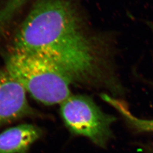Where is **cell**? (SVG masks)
Returning a JSON list of instances; mask_svg holds the SVG:
<instances>
[{"instance_id": "cell-5", "label": "cell", "mask_w": 153, "mask_h": 153, "mask_svg": "<svg viewBox=\"0 0 153 153\" xmlns=\"http://www.w3.org/2000/svg\"><path fill=\"white\" fill-rule=\"evenodd\" d=\"M42 134L41 129L32 124L10 128L0 134V153H27Z\"/></svg>"}, {"instance_id": "cell-6", "label": "cell", "mask_w": 153, "mask_h": 153, "mask_svg": "<svg viewBox=\"0 0 153 153\" xmlns=\"http://www.w3.org/2000/svg\"><path fill=\"white\" fill-rule=\"evenodd\" d=\"M102 98L114 106L116 109H117V111L123 114L128 123L130 124L134 128L139 131H153V120H146L137 119L131 115L124 104L121 103L120 101L110 97L107 95H103Z\"/></svg>"}, {"instance_id": "cell-4", "label": "cell", "mask_w": 153, "mask_h": 153, "mask_svg": "<svg viewBox=\"0 0 153 153\" xmlns=\"http://www.w3.org/2000/svg\"><path fill=\"white\" fill-rule=\"evenodd\" d=\"M26 90L6 69H0V125L34 114Z\"/></svg>"}, {"instance_id": "cell-1", "label": "cell", "mask_w": 153, "mask_h": 153, "mask_svg": "<svg viewBox=\"0 0 153 153\" xmlns=\"http://www.w3.org/2000/svg\"><path fill=\"white\" fill-rule=\"evenodd\" d=\"M12 52L49 61L72 83H93L100 74L95 48L66 0L38 1L16 33Z\"/></svg>"}, {"instance_id": "cell-3", "label": "cell", "mask_w": 153, "mask_h": 153, "mask_svg": "<svg viewBox=\"0 0 153 153\" xmlns=\"http://www.w3.org/2000/svg\"><path fill=\"white\" fill-rule=\"evenodd\" d=\"M60 115L66 127L75 135L87 137L104 148L112 137L116 117L104 113L90 98L71 95L61 103Z\"/></svg>"}, {"instance_id": "cell-2", "label": "cell", "mask_w": 153, "mask_h": 153, "mask_svg": "<svg viewBox=\"0 0 153 153\" xmlns=\"http://www.w3.org/2000/svg\"><path fill=\"white\" fill-rule=\"evenodd\" d=\"M6 69L33 98L43 104H61L71 95L69 77L39 56L11 51Z\"/></svg>"}]
</instances>
